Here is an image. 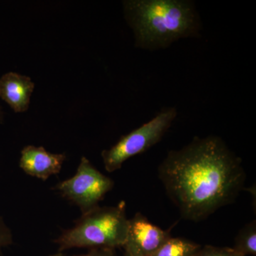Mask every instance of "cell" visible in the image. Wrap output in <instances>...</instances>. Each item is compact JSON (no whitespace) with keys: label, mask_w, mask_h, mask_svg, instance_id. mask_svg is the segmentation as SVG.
<instances>
[{"label":"cell","mask_w":256,"mask_h":256,"mask_svg":"<svg viewBox=\"0 0 256 256\" xmlns=\"http://www.w3.org/2000/svg\"><path fill=\"white\" fill-rule=\"evenodd\" d=\"M158 173L182 217L196 222L235 201L246 178L242 160L212 134L168 152Z\"/></svg>","instance_id":"obj_1"},{"label":"cell","mask_w":256,"mask_h":256,"mask_svg":"<svg viewBox=\"0 0 256 256\" xmlns=\"http://www.w3.org/2000/svg\"><path fill=\"white\" fill-rule=\"evenodd\" d=\"M122 6L136 48L154 52L202 36L203 25L192 0H126Z\"/></svg>","instance_id":"obj_2"},{"label":"cell","mask_w":256,"mask_h":256,"mask_svg":"<svg viewBox=\"0 0 256 256\" xmlns=\"http://www.w3.org/2000/svg\"><path fill=\"white\" fill-rule=\"evenodd\" d=\"M124 202L116 206L97 207L82 214L74 228L65 230L55 242L60 250L73 248L124 247L128 220Z\"/></svg>","instance_id":"obj_3"},{"label":"cell","mask_w":256,"mask_h":256,"mask_svg":"<svg viewBox=\"0 0 256 256\" xmlns=\"http://www.w3.org/2000/svg\"><path fill=\"white\" fill-rule=\"evenodd\" d=\"M176 116V108H163L150 120L122 136L110 149L104 150L101 156L106 171L114 172L120 169L126 160L146 152L160 142Z\"/></svg>","instance_id":"obj_4"},{"label":"cell","mask_w":256,"mask_h":256,"mask_svg":"<svg viewBox=\"0 0 256 256\" xmlns=\"http://www.w3.org/2000/svg\"><path fill=\"white\" fill-rule=\"evenodd\" d=\"M114 186L110 178L102 174L86 158L82 156L73 178L58 184L55 188L64 198L79 206L84 214L98 207L99 202Z\"/></svg>","instance_id":"obj_5"},{"label":"cell","mask_w":256,"mask_h":256,"mask_svg":"<svg viewBox=\"0 0 256 256\" xmlns=\"http://www.w3.org/2000/svg\"><path fill=\"white\" fill-rule=\"evenodd\" d=\"M171 237L170 230L162 229L140 213L136 214L128 220L124 254L128 256H149Z\"/></svg>","instance_id":"obj_6"},{"label":"cell","mask_w":256,"mask_h":256,"mask_svg":"<svg viewBox=\"0 0 256 256\" xmlns=\"http://www.w3.org/2000/svg\"><path fill=\"white\" fill-rule=\"evenodd\" d=\"M20 166L30 176L46 181L52 175L58 174L66 156L53 154L43 146H28L22 150Z\"/></svg>","instance_id":"obj_7"},{"label":"cell","mask_w":256,"mask_h":256,"mask_svg":"<svg viewBox=\"0 0 256 256\" xmlns=\"http://www.w3.org/2000/svg\"><path fill=\"white\" fill-rule=\"evenodd\" d=\"M34 87V82L30 77L9 72L0 78V98L15 112H26Z\"/></svg>","instance_id":"obj_8"},{"label":"cell","mask_w":256,"mask_h":256,"mask_svg":"<svg viewBox=\"0 0 256 256\" xmlns=\"http://www.w3.org/2000/svg\"><path fill=\"white\" fill-rule=\"evenodd\" d=\"M201 246L181 238H170L149 256H193Z\"/></svg>","instance_id":"obj_9"},{"label":"cell","mask_w":256,"mask_h":256,"mask_svg":"<svg viewBox=\"0 0 256 256\" xmlns=\"http://www.w3.org/2000/svg\"><path fill=\"white\" fill-rule=\"evenodd\" d=\"M232 248L240 256L256 255V220H252L238 232Z\"/></svg>","instance_id":"obj_10"},{"label":"cell","mask_w":256,"mask_h":256,"mask_svg":"<svg viewBox=\"0 0 256 256\" xmlns=\"http://www.w3.org/2000/svg\"><path fill=\"white\" fill-rule=\"evenodd\" d=\"M193 256H240L232 248L216 247L205 246L200 248Z\"/></svg>","instance_id":"obj_11"},{"label":"cell","mask_w":256,"mask_h":256,"mask_svg":"<svg viewBox=\"0 0 256 256\" xmlns=\"http://www.w3.org/2000/svg\"><path fill=\"white\" fill-rule=\"evenodd\" d=\"M12 234L0 217V248L8 246L12 244Z\"/></svg>","instance_id":"obj_12"},{"label":"cell","mask_w":256,"mask_h":256,"mask_svg":"<svg viewBox=\"0 0 256 256\" xmlns=\"http://www.w3.org/2000/svg\"><path fill=\"white\" fill-rule=\"evenodd\" d=\"M80 256H116L114 249L108 248H92L87 254Z\"/></svg>","instance_id":"obj_13"},{"label":"cell","mask_w":256,"mask_h":256,"mask_svg":"<svg viewBox=\"0 0 256 256\" xmlns=\"http://www.w3.org/2000/svg\"><path fill=\"white\" fill-rule=\"evenodd\" d=\"M3 119V112L1 106H0V120H2Z\"/></svg>","instance_id":"obj_14"},{"label":"cell","mask_w":256,"mask_h":256,"mask_svg":"<svg viewBox=\"0 0 256 256\" xmlns=\"http://www.w3.org/2000/svg\"><path fill=\"white\" fill-rule=\"evenodd\" d=\"M50 256H64V255L62 254H55V255H52Z\"/></svg>","instance_id":"obj_15"},{"label":"cell","mask_w":256,"mask_h":256,"mask_svg":"<svg viewBox=\"0 0 256 256\" xmlns=\"http://www.w3.org/2000/svg\"><path fill=\"white\" fill-rule=\"evenodd\" d=\"M124 256H128L127 254H124Z\"/></svg>","instance_id":"obj_16"}]
</instances>
